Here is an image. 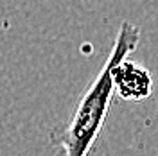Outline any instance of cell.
<instances>
[{
    "mask_svg": "<svg viewBox=\"0 0 158 156\" xmlns=\"http://www.w3.org/2000/svg\"><path fill=\"white\" fill-rule=\"evenodd\" d=\"M111 79L115 93L124 101H144L153 92V77L146 67L128 58L111 67Z\"/></svg>",
    "mask_w": 158,
    "mask_h": 156,
    "instance_id": "obj_2",
    "label": "cell"
},
{
    "mask_svg": "<svg viewBox=\"0 0 158 156\" xmlns=\"http://www.w3.org/2000/svg\"><path fill=\"white\" fill-rule=\"evenodd\" d=\"M140 38L142 32L138 25L131 23L129 20L120 23L111 52L99 70L97 77L85 90L69 120L49 133V144L58 149L56 156H88L92 153L102 133L115 95L111 67L135 52L140 45Z\"/></svg>",
    "mask_w": 158,
    "mask_h": 156,
    "instance_id": "obj_1",
    "label": "cell"
}]
</instances>
